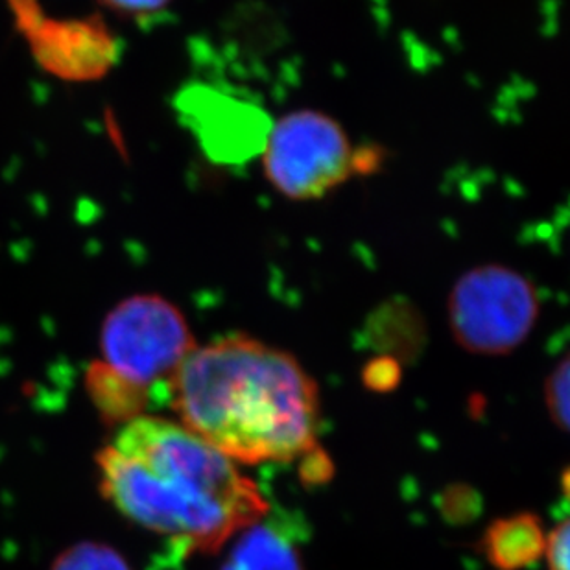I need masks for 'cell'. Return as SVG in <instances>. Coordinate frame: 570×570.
Returning a JSON list of instances; mask_svg holds the SVG:
<instances>
[{"label": "cell", "instance_id": "12", "mask_svg": "<svg viewBox=\"0 0 570 570\" xmlns=\"http://www.w3.org/2000/svg\"><path fill=\"white\" fill-rule=\"evenodd\" d=\"M569 356H563L544 381V403L554 425L569 429Z\"/></svg>", "mask_w": 570, "mask_h": 570}, {"label": "cell", "instance_id": "10", "mask_svg": "<svg viewBox=\"0 0 570 570\" xmlns=\"http://www.w3.org/2000/svg\"><path fill=\"white\" fill-rule=\"evenodd\" d=\"M86 392L106 425H126L145 415L154 403L150 393L120 377L102 361H95L87 367Z\"/></svg>", "mask_w": 570, "mask_h": 570}, {"label": "cell", "instance_id": "8", "mask_svg": "<svg viewBox=\"0 0 570 570\" xmlns=\"http://www.w3.org/2000/svg\"><path fill=\"white\" fill-rule=\"evenodd\" d=\"M543 521L522 511L491 522L482 535V554L497 570H521L538 563L544 552Z\"/></svg>", "mask_w": 570, "mask_h": 570}, {"label": "cell", "instance_id": "2", "mask_svg": "<svg viewBox=\"0 0 570 570\" xmlns=\"http://www.w3.org/2000/svg\"><path fill=\"white\" fill-rule=\"evenodd\" d=\"M167 404L233 462H292L317 446L320 392L296 356L244 334L196 347Z\"/></svg>", "mask_w": 570, "mask_h": 570}, {"label": "cell", "instance_id": "1", "mask_svg": "<svg viewBox=\"0 0 570 570\" xmlns=\"http://www.w3.org/2000/svg\"><path fill=\"white\" fill-rule=\"evenodd\" d=\"M106 501L185 552H216L268 515L269 504L237 463L184 425L140 415L97 454Z\"/></svg>", "mask_w": 570, "mask_h": 570}, {"label": "cell", "instance_id": "17", "mask_svg": "<svg viewBox=\"0 0 570 570\" xmlns=\"http://www.w3.org/2000/svg\"><path fill=\"white\" fill-rule=\"evenodd\" d=\"M382 163L381 148H361L353 151V174H372L377 173Z\"/></svg>", "mask_w": 570, "mask_h": 570}, {"label": "cell", "instance_id": "5", "mask_svg": "<svg viewBox=\"0 0 570 570\" xmlns=\"http://www.w3.org/2000/svg\"><path fill=\"white\" fill-rule=\"evenodd\" d=\"M353 151L336 120L302 109L269 128L263 146L264 174L288 199L322 198L353 176Z\"/></svg>", "mask_w": 570, "mask_h": 570}, {"label": "cell", "instance_id": "14", "mask_svg": "<svg viewBox=\"0 0 570 570\" xmlns=\"http://www.w3.org/2000/svg\"><path fill=\"white\" fill-rule=\"evenodd\" d=\"M569 521H563L544 539V552L549 570H569Z\"/></svg>", "mask_w": 570, "mask_h": 570}, {"label": "cell", "instance_id": "9", "mask_svg": "<svg viewBox=\"0 0 570 570\" xmlns=\"http://www.w3.org/2000/svg\"><path fill=\"white\" fill-rule=\"evenodd\" d=\"M235 538L220 570H305L302 550L275 521L261 519Z\"/></svg>", "mask_w": 570, "mask_h": 570}, {"label": "cell", "instance_id": "11", "mask_svg": "<svg viewBox=\"0 0 570 570\" xmlns=\"http://www.w3.org/2000/svg\"><path fill=\"white\" fill-rule=\"evenodd\" d=\"M50 570H131L128 561L104 543H78L63 550Z\"/></svg>", "mask_w": 570, "mask_h": 570}, {"label": "cell", "instance_id": "16", "mask_svg": "<svg viewBox=\"0 0 570 570\" xmlns=\"http://www.w3.org/2000/svg\"><path fill=\"white\" fill-rule=\"evenodd\" d=\"M302 476L307 484H323L333 476V463L320 446L307 452L305 456H302Z\"/></svg>", "mask_w": 570, "mask_h": 570}, {"label": "cell", "instance_id": "15", "mask_svg": "<svg viewBox=\"0 0 570 570\" xmlns=\"http://www.w3.org/2000/svg\"><path fill=\"white\" fill-rule=\"evenodd\" d=\"M100 2L120 16L142 19V17L161 13L173 0H100Z\"/></svg>", "mask_w": 570, "mask_h": 570}, {"label": "cell", "instance_id": "6", "mask_svg": "<svg viewBox=\"0 0 570 570\" xmlns=\"http://www.w3.org/2000/svg\"><path fill=\"white\" fill-rule=\"evenodd\" d=\"M8 2L33 58L50 75L69 81L98 80L119 60V41L102 17L52 19L38 0Z\"/></svg>", "mask_w": 570, "mask_h": 570}, {"label": "cell", "instance_id": "7", "mask_svg": "<svg viewBox=\"0 0 570 570\" xmlns=\"http://www.w3.org/2000/svg\"><path fill=\"white\" fill-rule=\"evenodd\" d=\"M181 111L202 146L218 161H244L263 151L268 119L252 104L196 87L185 92Z\"/></svg>", "mask_w": 570, "mask_h": 570}, {"label": "cell", "instance_id": "13", "mask_svg": "<svg viewBox=\"0 0 570 570\" xmlns=\"http://www.w3.org/2000/svg\"><path fill=\"white\" fill-rule=\"evenodd\" d=\"M364 384L373 392H392L401 381V367L395 356L382 355L367 362L362 373Z\"/></svg>", "mask_w": 570, "mask_h": 570}, {"label": "cell", "instance_id": "4", "mask_svg": "<svg viewBox=\"0 0 570 570\" xmlns=\"http://www.w3.org/2000/svg\"><path fill=\"white\" fill-rule=\"evenodd\" d=\"M539 292L527 275L502 264L469 269L452 286L446 314L456 344L474 355L515 351L538 323Z\"/></svg>", "mask_w": 570, "mask_h": 570}, {"label": "cell", "instance_id": "3", "mask_svg": "<svg viewBox=\"0 0 570 570\" xmlns=\"http://www.w3.org/2000/svg\"><path fill=\"white\" fill-rule=\"evenodd\" d=\"M196 347L187 317L156 294L119 303L100 331L104 364L150 393L154 403H167L170 381Z\"/></svg>", "mask_w": 570, "mask_h": 570}]
</instances>
